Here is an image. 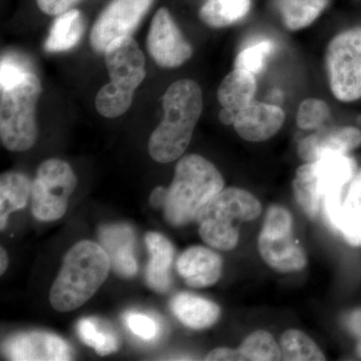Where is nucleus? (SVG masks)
<instances>
[{"label":"nucleus","mask_w":361,"mask_h":361,"mask_svg":"<svg viewBox=\"0 0 361 361\" xmlns=\"http://www.w3.org/2000/svg\"><path fill=\"white\" fill-rule=\"evenodd\" d=\"M153 2L154 0H111L99 14L90 32V45L94 51L104 54L111 42L133 37Z\"/></svg>","instance_id":"nucleus-11"},{"label":"nucleus","mask_w":361,"mask_h":361,"mask_svg":"<svg viewBox=\"0 0 361 361\" xmlns=\"http://www.w3.org/2000/svg\"><path fill=\"white\" fill-rule=\"evenodd\" d=\"M223 259L215 251L203 246H192L180 254L177 270L185 283L204 288L217 283L222 274Z\"/></svg>","instance_id":"nucleus-16"},{"label":"nucleus","mask_w":361,"mask_h":361,"mask_svg":"<svg viewBox=\"0 0 361 361\" xmlns=\"http://www.w3.org/2000/svg\"><path fill=\"white\" fill-rule=\"evenodd\" d=\"M125 322L128 329L142 341H156L160 334V325L151 316L130 311L126 313Z\"/></svg>","instance_id":"nucleus-31"},{"label":"nucleus","mask_w":361,"mask_h":361,"mask_svg":"<svg viewBox=\"0 0 361 361\" xmlns=\"http://www.w3.org/2000/svg\"><path fill=\"white\" fill-rule=\"evenodd\" d=\"M357 172L348 155H329L297 169L293 180L295 200L310 219L323 213L327 224L336 229L342 202Z\"/></svg>","instance_id":"nucleus-1"},{"label":"nucleus","mask_w":361,"mask_h":361,"mask_svg":"<svg viewBox=\"0 0 361 361\" xmlns=\"http://www.w3.org/2000/svg\"><path fill=\"white\" fill-rule=\"evenodd\" d=\"M77 186V176L66 161L59 159L42 161L32 180V211L35 219L44 222L61 219Z\"/></svg>","instance_id":"nucleus-10"},{"label":"nucleus","mask_w":361,"mask_h":361,"mask_svg":"<svg viewBox=\"0 0 361 361\" xmlns=\"http://www.w3.org/2000/svg\"><path fill=\"white\" fill-rule=\"evenodd\" d=\"M80 0H37V6L42 13L51 16H58L73 8Z\"/></svg>","instance_id":"nucleus-33"},{"label":"nucleus","mask_w":361,"mask_h":361,"mask_svg":"<svg viewBox=\"0 0 361 361\" xmlns=\"http://www.w3.org/2000/svg\"><path fill=\"white\" fill-rule=\"evenodd\" d=\"M242 360H281V349L274 337L265 330H257L246 337L238 348Z\"/></svg>","instance_id":"nucleus-27"},{"label":"nucleus","mask_w":361,"mask_h":361,"mask_svg":"<svg viewBox=\"0 0 361 361\" xmlns=\"http://www.w3.org/2000/svg\"><path fill=\"white\" fill-rule=\"evenodd\" d=\"M4 353L9 360L65 361L73 356L71 346L56 334L30 331L18 334L4 343Z\"/></svg>","instance_id":"nucleus-13"},{"label":"nucleus","mask_w":361,"mask_h":361,"mask_svg":"<svg viewBox=\"0 0 361 361\" xmlns=\"http://www.w3.org/2000/svg\"><path fill=\"white\" fill-rule=\"evenodd\" d=\"M349 325L357 336H361V311H356L351 315L349 318Z\"/></svg>","instance_id":"nucleus-37"},{"label":"nucleus","mask_w":361,"mask_h":361,"mask_svg":"<svg viewBox=\"0 0 361 361\" xmlns=\"http://www.w3.org/2000/svg\"><path fill=\"white\" fill-rule=\"evenodd\" d=\"M263 261L280 273L298 272L307 265V256L293 234V218L284 207L268 209L258 238Z\"/></svg>","instance_id":"nucleus-8"},{"label":"nucleus","mask_w":361,"mask_h":361,"mask_svg":"<svg viewBox=\"0 0 361 361\" xmlns=\"http://www.w3.org/2000/svg\"><path fill=\"white\" fill-rule=\"evenodd\" d=\"M251 4L252 0H207L199 16L211 27H226L245 18Z\"/></svg>","instance_id":"nucleus-24"},{"label":"nucleus","mask_w":361,"mask_h":361,"mask_svg":"<svg viewBox=\"0 0 361 361\" xmlns=\"http://www.w3.org/2000/svg\"><path fill=\"white\" fill-rule=\"evenodd\" d=\"M32 180L18 172L4 173L0 177V230L6 229L9 215L27 205L32 198Z\"/></svg>","instance_id":"nucleus-22"},{"label":"nucleus","mask_w":361,"mask_h":361,"mask_svg":"<svg viewBox=\"0 0 361 361\" xmlns=\"http://www.w3.org/2000/svg\"><path fill=\"white\" fill-rule=\"evenodd\" d=\"M325 61L334 96L343 103L361 99V28L344 30L330 40Z\"/></svg>","instance_id":"nucleus-9"},{"label":"nucleus","mask_w":361,"mask_h":361,"mask_svg":"<svg viewBox=\"0 0 361 361\" xmlns=\"http://www.w3.org/2000/svg\"><path fill=\"white\" fill-rule=\"evenodd\" d=\"M111 259L101 244L82 240L63 258L52 284L49 301L54 310L70 312L89 301L109 276Z\"/></svg>","instance_id":"nucleus-3"},{"label":"nucleus","mask_w":361,"mask_h":361,"mask_svg":"<svg viewBox=\"0 0 361 361\" xmlns=\"http://www.w3.org/2000/svg\"><path fill=\"white\" fill-rule=\"evenodd\" d=\"M257 90L255 75L234 68L222 80L218 89V101L223 108L239 111L253 103Z\"/></svg>","instance_id":"nucleus-20"},{"label":"nucleus","mask_w":361,"mask_h":361,"mask_svg":"<svg viewBox=\"0 0 361 361\" xmlns=\"http://www.w3.org/2000/svg\"><path fill=\"white\" fill-rule=\"evenodd\" d=\"M357 353H358V355H360L361 357V341H360V343L357 344Z\"/></svg>","instance_id":"nucleus-39"},{"label":"nucleus","mask_w":361,"mask_h":361,"mask_svg":"<svg viewBox=\"0 0 361 361\" xmlns=\"http://www.w3.org/2000/svg\"><path fill=\"white\" fill-rule=\"evenodd\" d=\"M262 212L258 199L241 188L223 189L197 215L204 243L220 251H231L239 243V227L257 219Z\"/></svg>","instance_id":"nucleus-6"},{"label":"nucleus","mask_w":361,"mask_h":361,"mask_svg":"<svg viewBox=\"0 0 361 361\" xmlns=\"http://www.w3.org/2000/svg\"><path fill=\"white\" fill-rule=\"evenodd\" d=\"M84 16L78 9H71L56 16L44 42L47 52L70 51L78 44L85 32Z\"/></svg>","instance_id":"nucleus-23"},{"label":"nucleus","mask_w":361,"mask_h":361,"mask_svg":"<svg viewBox=\"0 0 361 361\" xmlns=\"http://www.w3.org/2000/svg\"><path fill=\"white\" fill-rule=\"evenodd\" d=\"M147 49L153 61L163 68H179L193 56V47L166 7L159 9L152 20Z\"/></svg>","instance_id":"nucleus-12"},{"label":"nucleus","mask_w":361,"mask_h":361,"mask_svg":"<svg viewBox=\"0 0 361 361\" xmlns=\"http://www.w3.org/2000/svg\"><path fill=\"white\" fill-rule=\"evenodd\" d=\"M361 146V130L355 127L319 129L301 140L298 155L305 163L329 155H348Z\"/></svg>","instance_id":"nucleus-14"},{"label":"nucleus","mask_w":361,"mask_h":361,"mask_svg":"<svg viewBox=\"0 0 361 361\" xmlns=\"http://www.w3.org/2000/svg\"><path fill=\"white\" fill-rule=\"evenodd\" d=\"M281 360L290 361L325 360L324 353L307 334L300 330L285 331L280 338Z\"/></svg>","instance_id":"nucleus-26"},{"label":"nucleus","mask_w":361,"mask_h":361,"mask_svg":"<svg viewBox=\"0 0 361 361\" xmlns=\"http://www.w3.org/2000/svg\"><path fill=\"white\" fill-rule=\"evenodd\" d=\"M99 236L115 272L125 278L135 276L137 263L134 255V230L126 224L104 225L99 229Z\"/></svg>","instance_id":"nucleus-17"},{"label":"nucleus","mask_w":361,"mask_h":361,"mask_svg":"<svg viewBox=\"0 0 361 361\" xmlns=\"http://www.w3.org/2000/svg\"><path fill=\"white\" fill-rule=\"evenodd\" d=\"M237 111L231 110V109L222 108L219 113V118L221 123L224 125H233L236 118Z\"/></svg>","instance_id":"nucleus-36"},{"label":"nucleus","mask_w":361,"mask_h":361,"mask_svg":"<svg viewBox=\"0 0 361 361\" xmlns=\"http://www.w3.org/2000/svg\"><path fill=\"white\" fill-rule=\"evenodd\" d=\"M285 122V113L280 106L253 103L237 111L233 123L237 134L247 142H264L277 134Z\"/></svg>","instance_id":"nucleus-15"},{"label":"nucleus","mask_w":361,"mask_h":361,"mask_svg":"<svg viewBox=\"0 0 361 361\" xmlns=\"http://www.w3.org/2000/svg\"><path fill=\"white\" fill-rule=\"evenodd\" d=\"M30 73L27 63L18 56H4L0 66V87H11L18 85Z\"/></svg>","instance_id":"nucleus-32"},{"label":"nucleus","mask_w":361,"mask_h":361,"mask_svg":"<svg viewBox=\"0 0 361 361\" xmlns=\"http://www.w3.org/2000/svg\"><path fill=\"white\" fill-rule=\"evenodd\" d=\"M276 49V44L271 39H261L242 49L235 61V68L258 75L264 70L271 54Z\"/></svg>","instance_id":"nucleus-29"},{"label":"nucleus","mask_w":361,"mask_h":361,"mask_svg":"<svg viewBox=\"0 0 361 361\" xmlns=\"http://www.w3.org/2000/svg\"><path fill=\"white\" fill-rule=\"evenodd\" d=\"M8 266V256L4 248L0 249V274H4Z\"/></svg>","instance_id":"nucleus-38"},{"label":"nucleus","mask_w":361,"mask_h":361,"mask_svg":"<svg viewBox=\"0 0 361 361\" xmlns=\"http://www.w3.org/2000/svg\"><path fill=\"white\" fill-rule=\"evenodd\" d=\"M329 104L319 99H307L303 101L297 111L296 123L302 130H318L329 121Z\"/></svg>","instance_id":"nucleus-30"},{"label":"nucleus","mask_w":361,"mask_h":361,"mask_svg":"<svg viewBox=\"0 0 361 361\" xmlns=\"http://www.w3.org/2000/svg\"><path fill=\"white\" fill-rule=\"evenodd\" d=\"M224 178L210 161L197 154L183 157L167 189L164 204L166 220L174 227L196 220L201 209L224 189Z\"/></svg>","instance_id":"nucleus-4"},{"label":"nucleus","mask_w":361,"mask_h":361,"mask_svg":"<svg viewBox=\"0 0 361 361\" xmlns=\"http://www.w3.org/2000/svg\"><path fill=\"white\" fill-rule=\"evenodd\" d=\"M146 245L149 254L147 282L154 291L164 293L172 284L171 268L175 257L174 246L170 240L156 232L146 235Z\"/></svg>","instance_id":"nucleus-18"},{"label":"nucleus","mask_w":361,"mask_h":361,"mask_svg":"<svg viewBox=\"0 0 361 361\" xmlns=\"http://www.w3.org/2000/svg\"><path fill=\"white\" fill-rule=\"evenodd\" d=\"M163 120L152 133L149 154L154 161L171 163L186 151L203 111V92L198 82L180 80L163 97Z\"/></svg>","instance_id":"nucleus-2"},{"label":"nucleus","mask_w":361,"mask_h":361,"mask_svg":"<svg viewBox=\"0 0 361 361\" xmlns=\"http://www.w3.org/2000/svg\"><path fill=\"white\" fill-rule=\"evenodd\" d=\"M329 0H278L285 27L292 32L307 27L324 11Z\"/></svg>","instance_id":"nucleus-25"},{"label":"nucleus","mask_w":361,"mask_h":361,"mask_svg":"<svg viewBox=\"0 0 361 361\" xmlns=\"http://www.w3.org/2000/svg\"><path fill=\"white\" fill-rule=\"evenodd\" d=\"M42 84L30 71L18 85L0 87V140L11 152L32 149L37 140L35 111Z\"/></svg>","instance_id":"nucleus-7"},{"label":"nucleus","mask_w":361,"mask_h":361,"mask_svg":"<svg viewBox=\"0 0 361 361\" xmlns=\"http://www.w3.org/2000/svg\"><path fill=\"white\" fill-rule=\"evenodd\" d=\"M104 54L111 82L99 90L94 104L99 115L118 118L129 110L135 90L146 78V59L133 37L111 42Z\"/></svg>","instance_id":"nucleus-5"},{"label":"nucleus","mask_w":361,"mask_h":361,"mask_svg":"<svg viewBox=\"0 0 361 361\" xmlns=\"http://www.w3.org/2000/svg\"><path fill=\"white\" fill-rule=\"evenodd\" d=\"M171 310L185 326L195 330L209 329L218 322L221 315L217 304L186 292L174 296L171 301Z\"/></svg>","instance_id":"nucleus-19"},{"label":"nucleus","mask_w":361,"mask_h":361,"mask_svg":"<svg viewBox=\"0 0 361 361\" xmlns=\"http://www.w3.org/2000/svg\"><path fill=\"white\" fill-rule=\"evenodd\" d=\"M206 360H242L238 348H220L213 349L207 355Z\"/></svg>","instance_id":"nucleus-34"},{"label":"nucleus","mask_w":361,"mask_h":361,"mask_svg":"<svg viewBox=\"0 0 361 361\" xmlns=\"http://www.w3.org/2000/svg\"><path fill=\"white\" fill-rule=\"evenodd\" d=\"M336 231L349 245L361 247V168L349 184L342 202Z\"/></svg>","instance_id":"nucleus-21"},{"label":"nucleus","mask_w":361,"mask_h":361,"mask_svg":"<svg viewBox=\"0 0 361 361\" xmlns=\"http://www.w3.org/2000/svg\"><path fill=\"white\" fill-rule=\"evenodd\" d=\"M166 195H167V189L163 187H158L152 192L151 196H149V203L153 207H160L165 204Z\"/></svg>","instance_id":"nucleus-35"},{"label":"nucleus","mask_w":361,"mask_h":361,"mask_svg":"<svg viewBox=\"0 0 361 361\" xmlns=\"http://www.w3.org/2000/svg\"><path fill=\"white\" fill-rule=\"evenodd\" d=\"M78 336L85 344L96 350L99 355L106 356L118 349V337L113 332L103 329L94 318H82L77 324Z\"/></svg>","instance_id":"nucleus-28"}]
</instances>
